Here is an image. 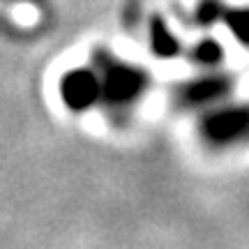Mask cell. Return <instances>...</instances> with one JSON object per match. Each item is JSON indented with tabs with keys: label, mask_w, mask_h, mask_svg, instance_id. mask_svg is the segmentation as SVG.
Instances as JSON below:
<instances>
[{
	"label": "cell",
	"mask_w": 249,
	"mask_h": 249,
	"mask_svg": "<svg viewBox=\"0 0 249 249\" xmlns=\"http://www.w3.org/2000/svg\"><path fill=\"white\" fill-rule=\"evenodd\" d=\"M201 136L208 145L229 148L249 141V107H222L208 111L201 120Z\"/></svg>",
	"instance_id": "6da1fadb"
},
{
	"label": "cell",
	"mask_w": 249,
	"mask_h": 249,
	"mask_svg": "<svg viewBox=\"0 0 249 249\" xmlns=\"http://www.w3.org/2000/svg\"><path fill=\"white\" fill-rule=\"evenodd\" d=\"M99 76L102 99L111 107H127L141 97L145 90V71L129 67L124 62H107Z\"/></svg>",
	"instance_id": "7a4b0ae2"
},
{
	"label": "cell",
	"mask_w": 249,
	"mask_h": 249,
	"mask_svg": "<svg viewBox=\"0 0 249 249\" xmlns=\"http://www.w3.org/2000/svg\"><path fill=\"white\" fill-rule=\"evenodd\" d=\"M60 97L71 111H86L102 99L99 76L92 70H71L60 81Z\"/></svg>",
	"instance_id": "3957f363"
},
{
	"label": "cell",
	"mask_w": 249,
	"mask_h": 249,
	"mask_svg": "<svg viewBox=\"0 0 249 249\" xmlns=\"http://www.w3.org/2000/svg\"><path fill=\"white\" fill-rule=\"evenodd\" d=\"M231 90V81L226 76L213 74V76H203V79H196L192 83H187L185 88L180 90V102L189 108L196 107H208L214 104Z\"/></svg>",
	"instance_id": "277c9868"
},
{
	"label": "cell",
	"mask_w": 249,
	"mask_h": 249,
	"mask_svg": "<svg viewBox=\"0 0 249 249\" xmlns=\"http://www.w3.org/2000/svg\"><path fill=\"white\" fill-rule=\"evenodd\" d=\"M178 42L176 37H171V33L166 30V26L161 23V18L152 21V51L160 58H173L178 53Z\"/></svg>",
	"instance_id": "5b68a950"
},
{
	"label": "cell",
	"mask_w": 249,
	"mask_h": 249,
	"mask_svg": "<svg viewBox=\"0 0 249 249\" xmlns=\"http://www.w3.org/2000/svg\"><path fill=\"white\" fill-rule=\"evenodd\" d=\"M226 26L231 28V33L240 44L249 46V9H233L226 14Z\"/></svg>",
	"instance_id": "8992f818"
},
{
	"label": "cell",
	"mask_w": 249,
	"mask_h": 249,
	"mask_svg": "<svg viewBox=\"0 0 249 249\" xmlns=\"http://www.w3.org/2000/svg\"><path fill=\"white\" fill-rule=\"evenodd\" d=\"M194 58L198 62H203V65H214L222 58V46L213 42V39H205L194 49Z\"/></svg>",
	"instance_id": "52a82bcc"
},
{
	"label": "cell",
	"mask_w": 249,
	"mask_h": 249,
	"mask_svg": "<svg viewBox=\"0 0 249 249\" xmlns=\"http://www.w3.org/2000/svg\"><path fill=\"white\" fill-rule=\"evenodd\" d=\"M219 14H222V7H219V2H214V0L203 2V5H201V9H198V17H201V21H203V23L217 21V17H219Z\"/></svg>",
	"instance_id": "ba28073f"
}]
</instances>
